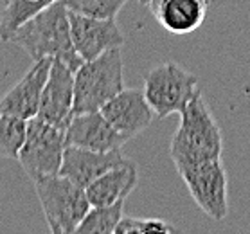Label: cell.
Returning <instances> with one entry per match:
<instances>
[{
  "instance_id": "6",
  "label": "cell",
  "mask_w": 250,
  "mask_h": 234,
  "mask_svg": "<svg viewBox=\"0 0 250 234\" xmlns=\"http://www.w3.org/2000/svg\"><path fill=\"white\" fill-rule=\"evenodd\" d=\"M67 149V135L63 128L33 117L27 121L25 139L18 153V162L31 180L58 175Z\"/></svg>"
},
{
  "instance_id": "11",
  "label": "cell",
  "mask_w": 250,
  "mask_h": 234,
  "mask_svg": "<svg viewBox=\"0 0 250 234\" xmlns=\"http://www.w3.org/2000/svg\"><path fill=\"white\" fill-rule=\"evenodd\" d=\"M101 112L128 141L142 133L157 117L144 96V90L139 88H123L103 106Z\"/></svg>"
},
{
  "instance_id": "5",
  "label": "cell",
  "mask_w": 250,
  "mask_h": 234,
  "mask_svg": "<svg viewBox=\"0 0 250 234\" xmlns=\"http://www.w3.org/2000/svg\"><path fill=\"white\" fill-rule=\"evenodd\" d=\"M198 76L189 72L175 62H164L153 67L144 78V96L155 115L164 119L171 114H180L189 101L200 94Z\"/></svg>"
},
{
  "instance_id": "18",
  "label": "cell",
  "mask_w": 250,
  "mask_h": 234,
  "mask_svg": "<svg viewBox=\"0 0 250 234\" xmlns=\"http://www.w3.org/2000/svg\"><path fill=\"white\" fill-rule=\"evenodd\" d=\"M25 130L27 121L0 114V159H18Z\"/></svg>"
},
{
  "instance_id": "15",
  "label": "cell",
  "mask_w": 250,
  "mask_h": 234,
  "mask_svg": "<svg viewBox=\"0 0 250 234\" xmlns=\"http://www.w3.org/2000/svg\"><path fill=\"white\" fill-rule=\"evenodd\" d=\"M139 184V171L133 160H126L125 164L115 166L85 189L90 206H110L119 200H126L128 194Z\"/></svg>"
},
{
  "instance_id": "2",
  "label": "cell",
  "mask_w": 250,
  "mask_h": 234,
  "mask_svg": "<svg viewBox=\"0 0 250 234\" xmlns=\"http://www.w3.org/2000/svg\"><path fill=\"white\" fill-rule=\"evenodd\" d=\"M222 128L202 94H196L180 112V125L169 143V157L175 166H182L222 159Z\"/></svg>"
},
{
  "instance_id": "17",
  "label": "cell",
  "mask_w": 250,
  "mask_h": 234,
  "mask_svg": "<svg viewBox=\"0 0 250 234\" xmlns=\"http://www.w3.org/2000/svg\"><path fill=\"white\" fill-rule=\"evenodd\" d=\"M125 202L119 200L110 206H92L76 229V234H115L121 218L125 216Z\"/></svg>"
},
{
  "instance_id": "21",
  "label": "cell",
  "mask_w": 250,
  "mask_h": 234,
  "mask_svg": "<svg viewBox=\"0 0 250 234\" xmlns=\"http://www.w3.org/2000/svg\"><path fill=\"white\" fill-rule=\"evenodd\" d=\"M139 2H141L142 6H146V7H148V4H149V0H139Z\"/></svg>"
},
{
  "instance_id": "13",
  "label": "cell",
  "mask_w": 250,
  "mask_h": 234,
  "mask_svg": "<svg viewBox=\"0 0 250 234\" xmlns=\"http://www.w3.org/2000/svg\"><path fill=\"white\" fill-rule=\"evenodd\" d=\"M126 160L128 159L123 155L121 149L94 151V149L67 146L60 173L68 177L72 182H76L83 189H86L96 178L101 177L103 173H106L115 166L125 164Z\"/></svg>"
},
{
  "instance_id": "14",
  "label": "cell",
  "mask_w": 250,
  "mask_h": 234,
  "mask_svg": "<svg viewBox=\"0 0 250 234\" xmlns=\"http://www.w3.org/2000/svg\"><path fill=\"white\" fill-rule=\"evenodd\" d=\"M155 20L171 35H189L202 27L209 0H149Z\"/></svg>"
},
{
  "instance_id": "3",
  "label": "cell",
  "mask_w": 250,
  "mask_h": 234,
  "mask_svg": "<svg viewBox=\"0 0 250 234\" xmlns=\"http://www.w3.org/2000/svg\"><path fill=\"white\" fill-rule=\"evenodd\" d=\"M123 88L125 63L121 49L83 62L74 72V114L101 110Z\"/></svg>"
},
{
  "instance_id": "19",
  "label": "cell",
  "mask_w": 250,
  "mask_h": 234,
  "mask_svg": "<svg viewBox=\"0 0 250 234\" xmlns=\"http://www.w3.org/2000/svg\"><path fill=\"white\" fill-rule=\"evenodd\" d=\"M128 0H65L68 11L96 18H115Z\"/></svg>"
},
{
  "instance_id": "10",
  "label": "cell",
  "mask_w": 250,
  "mask_h": 234,
  "mask_svg": "<svg viewBox=\"0 0 250 234\" xmlns=\"http://www.w3.org/2000/svg\"><path fill=\"white\" fill-rule=\"evenodd\" d=\"M51 58L34 60L31 69L22 76L17 85H13L0 99V114L13 115L29 121L36 117L40 108V97L51 70Z\"/></svg>"
},
{
  "instance_id": "1",
  "label": "cell",
  "mask_w": 250,
  "mask_h": 234,
  "mask_svg": "<svg viewBox=\"0 0 250 234\" xmlns=\"http://www.w3.org/2000/svg\"><path fill=\"white\" fill-rule=\"evenodd\" d=\"M9 43L20 47L33 60H60L72 70H78L83 60L74 49L65 0H54L51 6L34 15L13 35Z\"/></svg>"
},
{
  "instance_id": "16",
  "label": "cell",
  "mask_w": 250,
  "mask_h": 234,
  "mask_svg": "<svg viewBox=\"0 0 250 234\" xmlns=\"http://www.w3.org/2000/svg\"><path fill=\"white\" fill-rule=\"evenodd\" d=\"M52 2L54 0H4V9L0 15V40L9 43L18 27H22Z\"/></svg>"
},
{
  "instance_id": "7",
  "label": "cell",
  "mask_w": 250,
  "mask_h": 234,
  "mask_svg": "<svg viewBox=\"0 0 250 234\" xmlns=\"http://www.w3.org/2000/svg\"><path fill=\"white\" fill-rule=\"evenodd\" d=\"M178 175L188 186L194 204L212 220H223L229 214L227 170L222 159L176 166Z\"/></svg>"
},
{
  "instance_id": "4",
  "label": "cell",
  "mask_w": 250,
  "mask_h": 234,
  "mask_svg": "<svg viewBox=\"0 0 250 234\" xmlns=\"http://www.w3.org/2000/svg\"><path fill=\"white\" fill-rule=\"evenodd\" d=\"M33 182L49 231L52 234H76L92 207L85 189L62 173L40 177Z\"/></svg>"
},
{
  "instance_id": "20",
  "label": "cell",
  "mask_w": 250,
  "mask_h": 234,
  "mask_svg": "<svg viewBox=\"0 0 250 234\" xmlns=\"http://www.w3.org/2000/svg\"><path fill=\"white\" fill-rule=\"evenodd\" d=\"M169 234L176 233V227H173L169 222L162 218H133L123 216L119 225L115 229V234Z\"/></svg>"
},
{
  "instance_id": "12",
  "label": "cell",
  "mask_w": 250,
  "mask_h": 234,
  "mask_svg": "<svg viewBox=\"0 0 250 234\" xmlns=\"http://www.w3.org/2000/svg\"><path fill=\"white\" fill-rule=\"evenodd\" d=\"M65 135H67V146L94 149V151L121 149L123 144L128 141L110 125V121L103 115L101 110L74 114L65 130Z\"/></svg>"
},
{
  "instance_id": "8",
  "label": "cell",
  "mask_w": 250,
  "mask_h": 234,
  "mask_svg": "<svg viewBox=\"0 0 250 234\" xmlns=\"http://www.w3.org/2000/svg\"><path fill=\"white\" fill-rule=\"evenodd\" d=\"M68 22L74 49L83 62H90L106 51L125 45V35L115 18H96L68 11Z\"/></svg>"
},
{
  "instance_id": "9",
  "label": "cell",
  "mask_w": 250,
  "mask_h": 234,
  "mask_svg": "<svg viewBox=\"0 0 250 234\" xmlns=\"http://www.w3.org/2000/svg\"><path fill=\"white\" fill-rule=\"evenodd\" d=\"M74 72L60 60H52L49 78L40 97L36 117L67 130L74 115Z\"/></svg>"
}]
</instances>
